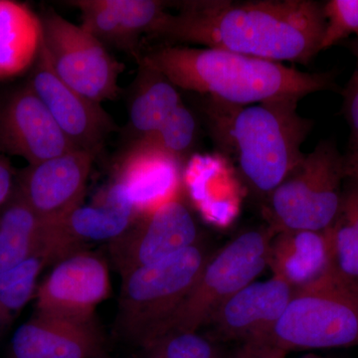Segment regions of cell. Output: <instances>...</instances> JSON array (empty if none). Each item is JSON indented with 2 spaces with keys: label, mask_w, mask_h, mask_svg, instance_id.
<instances>
[{
  "label": "cell",
  "mask_w": 358,
  "mask_h": 358,
  "mask_svg": "<svg viewBox=\"0 0 358 358\" xmlns=\"http://www.w3.org/2000/svg\"><path fill=\"white\" fill-rule=\"evenodd\" d=\"M324 31L322 4L313 0H186L152 36L307 65L320 53Z\"/></svg>",
  "instance_id": "cell-1"
},
{
  "label": "cell",
  "mask_w": 358,
  "mask_h": 358,
  "mask_svg": "<svg viewBox=\"0 0 358 358\" xmlns=\"http://www.w3.org/2000/svg\"><path fill=\"white\" fill-rule=\"evenodd\" d=\"M178 89L234 106L301 101L336 88L331 72L308 73L222 49L166 45L141 56Z\"/></svg>",
  "instance_id": "cell-2"
},
{
  "label": "cell",
  "mask_w": 358,
  "mask_h": 358,
  "mask_svg": "<svg viewBox=\"0 0 358 358\" xmlns=\"http://www.w3.org/2000/svg\"><path fill=\"white\" fill-rule=\"evenodd\" d=\"M299 102L234 106L208 98L204 102L212 140L233 160L245 185L264 201L305 157L301 148L313 122L299 114Z\"/></svg>",
  "instance_id": "cell-3"
},
{
  "label": "cell",
  "mask_w": 358,
  "mask_h": 358,
  "mask_svg": "<svg viewBox=\"0 0 358 358\" xmlns=\"http://www.w3.org/2000/svg\"><path fill=\"white\" fill-rule=\"evenodd\" d=\"M265 343L289 350L358 345V286L331 268L307 288L294 291Z\"/></svg>",
  "instance_id": "cell-4"
},
{
  "label": "cell",
  "mask_w": 358,
  "mask_h": 358,
  "mask_svg": "<svg viewBox=\"0 0 358 358\" xmlns=\"http://www.w3.org/2000/svg\"><path fill=\"white\" fill-rule=\"evenodd\" d=\"M211 254L199 244L122 275L119 326L145 346L154 343L199 279Z\"/></svg>",
  "instance_id": "cell-5"
},
{
  "label": "cell",
  "mask_w": 358,
  "mask_h": 358,
  "mask_svg": "<svg viewBox=\"0 0 358 358\" xmlns=\"http://www.w3.org/2000/svg\"><path fill=\"white\" fill-rule=\"evenodd\" d=\"M345 178V155L334 141H320L264 201L268 227L275 233L327 229L341 206Z\"/></svg>",
  "instance_id": "cell-6"
},
{
  "label": "cell",
  "mask_w": 358,
  "mask_h": 358,
  "mask_svg": "<svg viewBox=\"0 0 358 358\" xmlns=\"http://www.w3.org/2000/svg\"><path fill=\"white\" fill-rule=\"evenodd\" d=\"M274 234L268 226L246 230L212 254L157 338L171 331L196 333L210 322L214 313L228 299L255 281L268 267V245Z\"/></svg>",
  "instance_id": "cell-7"
},
{
  "label": "cell",
  "mask_w": 358,
  "mask_h": 358,
  "mask_svg": "<svg viewBox=\"0 0 358 358\" xmlns=\"http://www.w3.org/2000/svg\"><path fill=\"white\" fill-rule=\"evenodd\" d=\"M39 17L42 44L57 76L92 102L115 100L121 93L124 64L96 37L55 11H45Z\"/></svg>",
  "instance_id": "cell-8"
},
{
  "label": "cell",
  "mask_w": 358,
  "mask_h": 358,
  "mask_svg": "<svg viewBox=\"0 0 358 358\" xmlns=\"http://www.w3.org/2000/svg\"><path fill=\"white\" fill-rule=\"evenodd\" d=\"M199 230L189 208L179 197L138 218L110 245L121 275L159 262L199 244Z\"/></svg>",
  "instance_id": "cell-9"
},
{
  "label": "cell",
  "mask_w": 358,
  "mask_h": 358,
  "mask_svg": "<svg viewBox=\"0 0 358 358\" xmlns=\"http://www.w3.org/2000/svg\"><path fill=\"white\" fill-rule=\"evenodd\" d=\"M110 293L107 263L88 252L59 261L35 292V312L94 322L95 310Z\"/></svg>",
  "instance_id": "cell-10"
},
{
  "label": "cell",
  "mask_w": 358,
  "mask_h": 358,
  "mask_svg": "<svg viewBox=\"0 0 358 358\" xmlns=\"http://www.w3.org/2000/svg\"><path fill=\"white\" fill-rule=\"evenodd\" d=\"M28 84L50 113L59 128L77 150L96 155L117 129L102 103L92 102L70 88L52 68L43 44L31 67Z\"/></svg>",
  "instance_id": "cell-11"
},
{
  "label": "cell",
  "mask_w": 358,
  "mask_h": 358,
  "mask_svg": "<svg viewBox=\"0 0 358 358\" xmlns=\"http://www.w3.org/2000/svg\"><path fill=\"white\" fill-rule=\"evenodd\" d=\"M77 150L30 85L0 103V152L37 164Z\"/></svg>",
  "instance_id": "cell-12"
},
{
  "label": "cell",
  "mask_w": 358,
  "mask_h": 358,
  "mask_svg": "<svg viewBox=\"0 0 358 358\" xmlns=\"http://www.w3.org/2000/svg\"><path fill=\"white\" fill-rule=\"evenodd\" d=\"M96 155L74 150L28 164L16 173V189L33 211L52 221L81 206Z\"/></svg>",
  "instance_id": "cell-13"
},
{
  "label": "cell",
  "mask_w": 358,
  "mask_h": 358,
  "mask_svg": "<svg viewBox=\"0 0 358 358\" xmlns=\"http://www.w3.org/2000/svg\"><path fill=\"white\" fill-rule=\"evenodd\" d=\"M294 293L289 284L275 275L252 282L228 299L210 322L224 338L265 343Z\"/></svg>",
  "instance_id": "cell-14"
},
{
  "label": "cell",
  "mask_w": 358,
  "mask_h": 358,
  "mask_svg": "<svg viewBox=\"0 0 358 358\" xmlns=\"http://www.w3.org/2000/svg\"><path fill=\"white\" fill-rule=\"evenodd\" d=\"M81 13L83 29L102 42L131 54L138 60L143 34H154L167 11L160 0H72Z\"/></svg>",
  "instance_id": "cell-15"
},
{
  "label": "cell",
  "mask_w": 358,
  "mask_h": 358,
  "mask_svg": "<svg viewBox=\"0 0 358 358\" xmlns=\"http://www.w3.org/2000/svg\"><path fill=\"white\" fill-rule=\"evenodd\" d=\"M103 336L94 322H77L35 312L11 341L13 358H94Z\"/></svg>",
  "instance_id": "cell-16"
},
{
  "label": "cell",
  "mask_w": 358,
  "mask_h": 358,
  "mask_svg": "<svg viewBox=\"0 0 358 358\" xmlns=\"http://www.w3.org/2000/svg\"><path fill=\"white\" fill-rule=\"evenodd\" d=\"M181 166L159 152L127 150L110 186L138 219L178 197Z\"/></svg>",
  "instance_id": "cell-17"
},
{
  "label": "cell",
  "mask_w": 358,
  "mask_h": 358,
  "mask_svg": "<svg viewBox=\"0 0 358 358\" xmlns=\"http://www.w3.org/2000/svg\"><path fill=\"white\" fill-rule=\"evenodd\" d=\"M268 267L294 291L315 284L333 268L327 230L275 232L268 245Z\"/></svg>",
  "instance_id": "cell-18"
},
{
  "label": "cell",
  "mask_w": 358,
  "mask_h": 358,
  "mask_svg": "<svg viewBox=\"0 0 358 358\" xmlns=\"http://www.w3.org/2000/svg\"><path fill=\"white\" fill-rule=\"evenodd\" d=\"M136 216L128 209L103 201L77 207L62 217L47 221L50 228L53 263L82 251L90 242L115 239L129 229Z\"/></svg>",
  "instance_id": "cell-19"
},
{
  "label": "cell",
  "mask_w": 358,
  "mask_h": 358,
  "mask_svg": "<svg viewBox=\"0 0 358 358\" xmlns=\"http://www.w3.org/2000/svg\"><path fill=\"white\" fill-rule=\"evenodd\" d=\"M34 258L52 263L50 231L16 189L0 214V272Z\"/></svg>",
  "instance_id": "cell-20"
},
{
  "label": "cell",
  "mask_w": 358,
  "mask_h": 358,
  "mask_svg": "<svg viewBox=\"0 0 358 358\" xmlns=\"http://www.w3.org/2000/svg\"><path fill=\"white\" fill-rule=\"evenodd\" d=\"M41 44L39 16L24 3L0 0V79L18 76L30 69Z\"/></svg>",
  "instance_id": "cell-21"
},
{
  "label": "cell",
  "mask_w": 358,
  "mask_h": 358,
  "mask_svg": "<svg viewBox=\"0 0 358 358\" xmlns=\"http://www.w3.org/2000/svg\"><path fill=\"white\" fill-rule=\"evenodd\" d=\"M129 109V133L133 141L159 128L182 103L178 88L162 72L140 58Z\"/></svg>",
  "instance_id": "cell-22"
},
{
  "label": "cell",
  "mask_w": 358,
  "mask_h": 358,
  "mask_svg": "<svg viewBox=\"0 0 358 358\" xmlns=\"http://www.w3.org/2000/svg\"><path fill=\"white\" fill-rule=\"evenodd\" d=\"M199 122L185 103L152 134L131 143L128 150H150L159 152L182 164L192 155L197 141Z\"/></svg>",
  "instance_id": "cell-23"
},
{
  "label": "cell",
  "mask_w": 358,
  "mask_h": 358,
  "mask_svg": "<svg viewBox=\"0 0 358 358\" xmlns=\"http://www.w3.org/2000/svg\"><path fill=\"white\" fill-rule=\"evenodd\" d=\"M324 31L320 52L352 35L358 37V0H329L322 4Z\"/></svg>",
  "instance_id": "cell-24"
},
{
  "label": "cell",
  "mask_w": 358,
  "mask_h": 358,
  "mask_svg": "<svg viewBox=\"0 0 358 358\" xmlns=\"http://www.w3.org/2000/svg\"><path fill=\"white\" fill-rule=\"evenodd\" d=\"M148 358H217L213 345L199 334L171 331L155 339Z\"/></svg>",
  "instance_id": "cell-25"
},
{
  "label": "cell",
  "mask_w": 358,
  "mask_h": 358,
  "mask_svg": "<svg viewBox=\"0 0 358 358\" xmlns=\"http://www.w3.org/2000/svg\"><path fill=\"white\" fill-rule=\"evenodd\" d=\"M37 279L26 280L0 293V336L8 331L23 308L34 298Z\"/></svg>",
  "instance_id": "cell-26"
},
{
  "label": "cell",
  "mask_w": 358,
  "mask_h": 358,
  "mask_svg": "<svg viewBox=\"0 0 358 358\" xmlns=\"http://www.w3.org/2000/svg\"><path fill=\"white\" fill-rule=\"evenodd\" d=\"M350 48L357 58V67L343 90V110L350 129V152L358 150V37L350 43Z\"/></svg>",
  "instance_id": "cell-27"
},
{
  "label": "cell",
  "mask_w": 358,
  "mask_h": 358,
  "mask_svg": "<svg viewBox=\"0 0 358 358\" xmlns=\"http://www.w3.org/2000/svg\"><path fill=\"white\" fill-rule=\"evenodd\" d=\"M47 264L42 259L34 258L0 272V293L6 289L26 281L38 278Z\"/></svg>",
  "instance_id": "cell-28"
},
{
  "label": "cell",
  "mask_w": 358,
  "mask_h": 358,
  "mask_svg": "<svg viewBox=\"0 0 358 358\" xmlns=\"http://www.w3.org/2000/svg\"><path fill=\"white\" fill-rule=\"evenodd\" d=\"M16 173L10 160L0 152V214L15 193Z\"/></svg>",
  "instance_id": "cell-29"
},
{
  "label": "cell",
  "mask_w": 358,
  "mask_h": 358,
  "mask_svg": "<svg viewBox=\"0 0 358 358\" xmlns=\"http://www.w3.org/2000/svg\"><path fill=\"white\" fill-rule=\"evenodd\" d=\"M287 352L268 343L250 341L228 358H286Z\"/></svg>",
  "instance_id": "cell-30"
},
{
  "label": "cell",
  "mask_w": 358,
  "mask_h": 358,
  "mask_svg": "<svg viewBox=\"0 0 358 358\" xmlns=\"http://www.w3.org/2000/svg\"><path fill=\"white\" fill-rule=\"evenodd\" d=\"M345 167L346 178L358 179V150L345 155Z\"/></svg>",
  "instance_id": "cell-31"
},
{
  "label": "cell",
  "mask_w": 358,
  "mask_h": 358,
  "mask_svg": "<svg viewBox=\"0 0 358 358\" xmlns=\"http://www.w3.org/2000/svg\"><path fill=\"white\" fill-rule=\"evenodd\" d=\"M301 358H324V357H319V355H306V357H303Z\"/></svg>",
  "instance_id": "cell-32"
}]
</instances>
